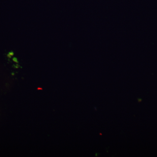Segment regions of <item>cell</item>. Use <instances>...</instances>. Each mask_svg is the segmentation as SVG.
<instances>
[{
  "label": "cell",
  "instance_id": "cell-1",
  "mask_svg": "<svg viewBox=\"0 0 157 157\" xmlns=\"http://www.w3.org/2000/svg\"><path fill=\"white\" fill-rule=\"evenodd\" d=\"M37 89H38V90H42V89L41 88H38Z\"/></svg>",
  "mask_w": 157,
  "mask_h": 157
}]
</instances>
